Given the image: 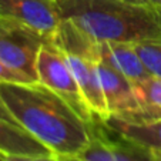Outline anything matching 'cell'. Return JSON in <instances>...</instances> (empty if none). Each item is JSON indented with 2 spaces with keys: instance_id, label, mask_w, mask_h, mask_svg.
Instances as JSON below:
<instances>
[{
  "instance_id": "6da1fadb",
  "label": "cell",
  "mask_w": 161,
  "mask_h": 161,
  "mask_svg": "<svg viewBox=\"0 0 161 161\" xmlns=\"http://www.w3.org/2000/svg\"><path fill=\"white\" fill-rule=\"evenodd\" d=\"M0 97L16 123L57 157L71 158L87 144L88 123L39 81L0 83Z\"/></svg>"
},
{
  "instance_id": "7a4b0ae2",
  "label": "cell",
  "mask_w": 161,
  "mask_h": 161,
  "mask_svg": "<svg viewBox=\"0 0 161 161\" xmlns=\"http://www.w3.org/2000/svg\"><path fill=\"white\" fill-rule=\"evenodd\" d=\"M61 19L96 42L137 43L161 39V12L123 0H57Z\"/></svg>"
},
{
  "instance_id": "3957f363",
  "label": "cell",
  "mask_w": 161,
  "mask_h": 161,
  "mask_svg": "<svg viewBox=\"0 0 161 161\" xmlns=\"http://www.w3.org/2000/svg\"><path fill=\"white\" fill-rule=\"evenodd\" d=\"M66 161H154V151L94 117L88 123V141L77 155Z\"/></svg>"
},
{
  "instance_id": "277c9868",
  "label": "cell",
  "mask_w": 161,
  "mask_h": 161,
  "mask_svg": "<svg viewBox=\"0 0 161 161\" xmlns=\"http://www.w3.org/2000/svg\"><path fill=\"white\" fill-rule=\"evenodd\" d=\"M49 40L25 23L0 17V61L33 81H37V56Z\"/></svg>"
},
{
  "instance_id": "5b68a950",
  "label": "cell",
  "mask_w": 161,
  "mask_h": 161,
  "mask_svg": "<svg viewBox=\"0 0 161 161\" xmlns=\"http://www.w3.org/2000/svg\"><path fill=\"white\" fill-rule=\"evenodd\" d=\"M36 76L40 84L46 86L60 96L86 123H90L94 119L64 54L50 43V40L43 44L39 52L36 61Z\"/></svg>"
},
{
  "instance_id": "8992f818",
  "label": "cell",
  "mask_w": 161,
  "mask_h": 161,
  "mask_svg": "<svg viewBox=\"0 0 161 161\" xmlns=\"http://www.w3.org/2000/svg\"><path fill=\"white\" fill-rule=\"evenodd\" d=\"M0 17L25 23L49 39L61 20L57 0H0Z\"/></svg>"
},
{
  "instance_id": "52a82bcc",
  "label": "cell",
  "mask_w": 161,
  "mask_h": 161,
  "mask_svg": "<svg viewBox=\"0 0 161 161\" xmlns=\"http://www.w3.org/2000/svg\"><path fill=\"white\" fill-rule=\"evenodd\" d=\"M96 70L103 87L110 116L123 117L138 111L143 107L134 93L133 83L125 76L101 61L96 63Z\"/></svg>"
},
{
  "instance_id": "ba28073f",
  "label": "cell",
  "mask_w": 161,
  "mask_h": 161,
  "mask_svg": "<svg viewBox=\"0 0 161 161\" xmlns=\"http://www.w3.org/2000/svg\"><path fill=\"white\" fill-rule=\"evenodd\" d=\"M64 57L93 116L107 120L110 117V111L107 107V101L104 97V91L101 87L100 79H98L97 70H96V63L70 54H64Z\"/></svg>"
},
{
  "instance_id": "9c48e42d",
  "label": "cell",
  "mask_w": 161,
  "mask_h": 161,
  "mask_svg": "<svg viewBox=\"0 0 161 161\" xmlns=\"http://www.w3.org/2000/svg\"><path fill=\"white\" fill-rule=\"evenodd\" d=\"M98 61L113 67L131 83H138L150 76L133 43L98 42Z\"/></svg>"
},
{
  "instance_id": "30bf717a",
  "label": "cell",
  "mask_w": 161,
  "mask_h": 161,
  "mask_svg": "<svg viewBox=\"0 0 161 161\" xmlns=\"http://www.w3.org/2000/svg\"><path fill=\"white\" fill-rule=\"evenodd\" d=\"M50 43L64 54L81 57L94 63L98 61V42L86 34L71 20L61 19L56 31L50 37Z\"/></svg>"
},
{
  "instance_id": "8fae6325",
  "label": "cell",
  "mask_w": 161,
  "mask_h": 161,
  "mask_svg": "<svg viewBox=\"0 0 161 161\" xmlns=\"http://www.w3.org/2000/svg\"><path fill=\"white\" fill-rule=\"evenodd\" d=\"M0 153L12 155H54L29 131L0 119Z\"/></svg>"
},
{
  "instance_id": "7c38bea8",
  "label": "cell",
  "mask_w": 161,
  "mask_h": 161,
  "mask_svg": "<svg viewBox=\"0 0 161 161\" xmlns=\"http://www.w3.org/2000/svg\"><path fill=\"white\" fill-rule=\"evenodd\" d=\"M106 123L111 128L117 130L123 136L131 138L133 141L153 150L161 151V119L155 121L146 123H130L125 120L110 116Z\"/></svg>"
},
{
  "instance_id": "4fadbf2b",
  "label": "cell",
  "mask_w": 161,
  "mask_h": 161,
  "mask_svg": "<svg viewBox=\"0 0 161 161\" xmlns=\"http://www.w3.org/2000/svg\"><path fill=\"white\" fill-rule=\"evenodd\" d=\"M150 76L161 77V39L133 43Z\"/></svg>"
},
{
  "instance_id": "5bb4252c",
  "label": "cell",
  "mask_w": 161,
  "mask_h": 161,
  "mask_svg": "<svg viewBox=\"0 0 161 161\" xmlns=\"http://www.w3.org/2000/svg\"><path fill=\"white\" fill-rule=\"evenodd\" d=\"M133 86L141 106L161 107V77L148 76L138 83H133Z\"/></svg>"
},
{
  "instance_id": "9a60e30c",
  "label": "cell",
  "mask_w": 161,
  "mask_h": 161,
  "mask_svg": "<svg viewBox=\"0 0 161 161\" xmlns=\"http://www.w3.org/2000/svg\"><path fill=\"white\" fill-rule=\"evenodd\" d=\"M33 80L27 76L12 70L4 63L0 61V83H31Z\"/></svg>"
},
{
  "instance_id": "2e32d148",
  "label": "cell",
  "mask_w": 161,
  "mask_h": 161,
  "mask_svg": "<svg viewBox=\"0 0 161 161\" xmlns=\"http://www.w3.org/2000/svg\"><path fill=\"white\" fill-rule=\"evenodd\" d=\"M6 161H66L57 155H12L4 154Z\"/></svg>"
},
{
  "instance_id": "e0dca14e",
  "label": "cell",
  "mask_w": 161,
  "mask_h": 161,
  "mask_svg": "<svg viewBox=\"0 0 161 161\" xmlns=\"http://www.w3.org/2000/svg\"><path fill=\"white\" fill-rule=\"evenodd\" d=\"M0 119H3V120H7V121L10 123H16V120L13 119V116L10 114V111L7 110L6 104L3 103V100H2V97H0ZM17 124V123H16Z\"/></svg>"
},
{
  "instance_id": "ac0fdd59",
  "label": "cell",
  "mask_w": 161,
  "mask_h": 161,
  "mask_svg": "<svg viewBox=\"0 0 161 161\" xmlns=\"http://www.w3.org/2000/svg\"><path fill=\"white\" fill-rule=\"evenodd\" d=\"M127 3H133V4H150L148 0H123Z\"/></svg>"
},
{
  "instance_id": "d6986e66",
  "label": "cell",
  "mask_w": 161,
  "mask_h": 161,
  "mask_svg": "<svg viewBox=\"0 0 161 161\" xmlns=\"http://www.w3.org/2000/svg\"><path fill=\"white\" fill-rule=\"evenodd\" d=\"M148 2L153 7H155L158 12H161V0H148Z\"/></svg>"
},
{
  "instance_id": "ffe728a7",
  "label": "cell",
  "mask_w": 161,
  "mask_h": 161,
  "mask_svg": "<svg viewBox=\"0 0 161 161\" xmlns=\"http://www.w3.org/2000/svg\"><path fill=\"white\" fill-rule=\"evenodd\" d=\"M154 161H161V151H154Z\"/></svg>"
},
{
  "instance_id": "44dd1931",
  "label": "cell",
  "mask_w": 161,
  "mask_h": 161,
  "mask_svg": "<svg viewBox=\"0 0 161 161\" xmlns=\"http://www.w3.org/2000/svg\"><path fill=\"white\" fill-rule=\"evenodd\" d=\"M0 161H6V158H4V154H2V153H0Z\"/></svg>"
}]
</instances>
